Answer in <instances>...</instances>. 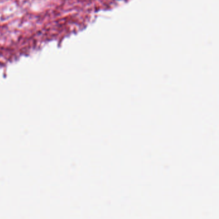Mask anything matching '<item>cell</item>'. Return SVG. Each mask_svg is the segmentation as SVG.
<instances>
[]
</instances>
